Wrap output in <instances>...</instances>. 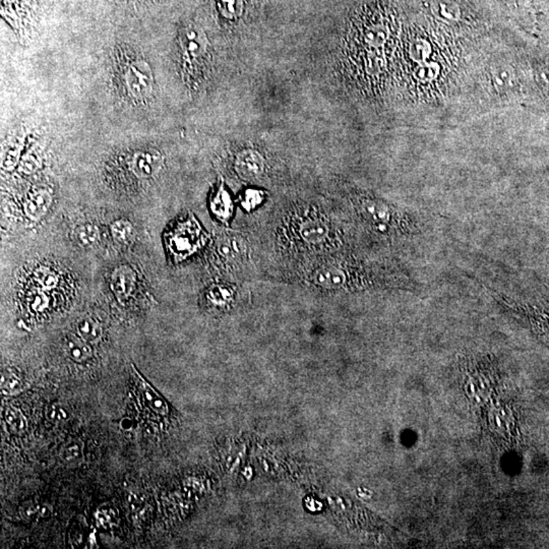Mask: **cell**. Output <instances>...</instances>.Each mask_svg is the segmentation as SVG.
Instances as JSON below:
<instances>
[{
    "mask_svg": "<svg viewBox=\"0 0 549 549\" xmlns=\"http://www.w3.org/2000/svg\"><path fill=\"white\" fill-rule=\"evenodd\" d=\"M261 202V195L257 191H248L244 195L242 205L248 210H252Z\"/></svg>",
    "mask_w": 549,
    "mask_h": 549,
    "instance_id": "obj_25",
    "label": "cell"
},
{
    "mask_svg": "<svg viewBox=\"0 0 549 549\" xmlns=\"http://www.w3.org/2000/svg\"><path fill=\"white\" fill-rule=\"evenodd\" d=\"M493 80L499 90H510L515 85L514 72L508 67H499L493 72Z\"/></svg>",
    "mask_w": 549,
    "mask_h": 549,
    "instance_id": "obj_20",
    "label": "cell"
},
{
    "mask_svg": "<svg viewBox=\"0 0 549 549\" xmlns=\"http://www.w3.org/2000/svg\"><path fill=\"white\" fill-rule=\"evenodd\" d=\"M541 80L549 89V67H544L541 70Z\"/></svg>",
    "mask_w": 549,
    "mask_h": 549,
    "instance_id": "obj_27",
    "label": "cell"
},
{
    "mask_svg": "<svg viewBox=\"0 0 549 549\" xmlns=\"http://www.w3.org/2000/svg\"><path fill=\"white\" fill-rule=\"evenodd\" d=\"M22 514L28 520H34L39 517L45 516L46 508L40 504H28L22 508Z\"/></svg>",
    "mask_w": 549,
    "mask_h": 549,
    "instance_id": "obj_24",
    "label": "cell"
},
{
    "mask_svg": "<svg viewBox=\"0 0 549 549\" xmlns=\"http://www.w3.org/2000/svg\"><path fill=\"white\" fill-rule=\"evenodd\" d=\"M121 84L127 97L137 103L148 101L154 93L155 80L150 65L140 57H129L121 65Z\"/></svg>",
    "mask_w": 549,
    "mask_h": 549,
    "instance_id": "obj_1",
    "label": "cell"
},
{
    "mask_svg": "<svg viewBox=\"0 0 549 549\" xmlns=\"http://www.w3.org/2000/svg\"><path fill=\"white\" fill-rule=\"evenodd\" d=\"M208 301L217 306H225L233 299V291L223 285H214L206 293Z\"/></svg>",
    "mask_w": 549,
    "mask_h": 549,
    "instance_id": "obj_18",
    "label": "cell"
},
{
    "mask_svg": "<svg viewBox=\"0 0 549 549\" xmlns=\"http://www.w3.org/2000/svg\"><path fill=\"white\" fill-rule=\"evenodd\" d=\"M35 279L43 289H51L58 283V276L49 268H40L35 272Z\"/></svg>",
    "mask_w": 549,
    "mask_h": 549,
    "instance_id": "obj_21",
    "label": "cell"
},
{
    "mask_svg": "<svg viewBox=\"0 0 549 549\" xmlns=\"http://www.w3.org/2000/svg\"><path fill=\"white\" fill-rule=\"evenodd\" d=\"M48 301V297H47L46 294H44V293H38V294L34 297L33 302H32V308L37 310V312H41V310L47 308Z\"/></svg>",
    "mask_w": 549,
    "mask_h": 549,
    "instance_id": "obj_26",
    "label": "cell"
},
{
    "mask_svg": "<svg viewBox=\"0 0 549 549\" xmlns=\"http://www.w3.org/2000/svg\"><path fill=\"white\" fill-rule=\"evenodd\" d=\"M52 203V197L46 189H38L31 191L25 201V213L32 221H39Z\"/></svg>",
    "mask_w": 549,
    "mask_h": 549,
    "instance_id": "obj_10",
    "label": "cell"
},
{
    "mask_svg": "<svg viewBox=\"0 0 549 549\" xmlns=\"http://www.w3.org/2000/svg\"><path fill=\"white\" fill-rule=\"evenodd\" d=\"M220 8L225 18H237L242 12V0H221Z\"/></svg>",
    "mask_w": 549,
    "mask_h": 549,
    "instance_id": "obj_23",
    "label": "cell"
},
{
    "mask_svg": "<svg viewBox=\"0 0 549 549\" xmlns=\"http://www.w3.org/2000/svg\"><path fill=\"white\" fill-rule=\"evenodd\" d=\"M23 391V383L18 374L6 372L1 376V391L4 396H14Z\"/></svg>",
    "mask_w": 549,
    "mask_h": 549,
    "instance_id": "obj_19",
    "label": "cell"
},
{
    "mask_svg": "<svg viewBox=\"0 0 549 549\" xmlns=\"http://www.w3.org/2000/svg\"><path fill=\"white\" fill-rule=\"evenodd\" d=\"M136 287L137 274L131 267L121 266L114 270L110 280V288L118 301H127L135 292Z\"/></svg>",
    "mask_w": 549,
    "mask_h": 549,
    "instance_id": "obj_8",
    "label": "cell"
},
{
    "mask_svg": "<svg viewBox=\"0 0 549 549\" xmlns=\"http://www.w3.org/2000/svg\"><path fill=\"white\" fill-rule=\"evenodd\" d=\"M211 208L217 218L227 221L232 214V202L229 193L223 185H220L211 199Z\"/></svg>",
    "mask_w": 549,
    "mask_h": 549,
    "instance_id": "obj_13",
    "label": "cell"
},
{
    "mask_svg": "<svg viewBox=\"0 0 549 549\" xmlns=\"http://www.w3.org/2000/svg\"><path fill=\"white\" fill-rule=\"evenodd\" d=\"M163 157L155 149L138 151L129 162V170L140 180H147L156 175L163 166Z\"/></svg>",
    "mask_w": 549,
    "mask_h": 549,
    "instance_id": "obj_5",
    "label": "cell"
},
{
    "mask_svg": "<svg viewBox=\"0 0 549 549\" xmlns=\"http://www.w3.org/2000/svg\"><path fill=\"white\" fill-rule=\"evenodd\" d=\"M291 237L308 248H323L333 242V228L321 216H301L291 223Z\"/></svg>",
    "mask_w": 549,
    "mask_h": 549,
    "instance_id": "obj_3",
    "label": "cell"
},
{
    "mask_svg": "<svg viewBox=\"0 0 549 549\" xmlns=\"http://www.w3.org/2000/svg\"><path fill=\"white\" fill-rule=\"evenodd\" d=\"M65 349L67 356L76 363H86L93 356L91 344L80 336L69 334L65 337Z\"/></svg>",
    "mask_w": 549,
    "mask_h": 549,
    "instance_id": "obj_11",
    "label": "cell"
},
{
    "mask_svg": "<svg viewBox=\"0 0 549 549\" xmlns=\"http://www.w3.org/2000/svg\"><path fill=\"white\" fill-rule=\"evenodd\" d=\"M76 332H78V336L90 344L98 343L103 336V329H102L99 321L90 318V316L80 319L78 321Z\"/></svg>",
    "mask_w": 549,
    "mask_h": 549,
    "instance_id": "obj_14",
    "label": "cell"
},
{
    "mask_svg": "<svg viewBox=\"0 0 549 549\" xmlns=\"http://www.w3.org/2000/svg\"><path fill=\"white\" fill-rule=\"evenodd\" d=\"M6 427L12 435H23L27 431L28 423L22 410L14 406H8L4 414Z\"/></svg>",
    "mask_w": 549,
    "mask_h": 549,
    "instance_id": "obj_15",
    "label": "cell"
},
{
    "mask_svg": "<svg viewBox=\"0 0 549 549\" xmlns=\"http://www.w3.org/2000/svg\"><path fill=\"white\" fill-rule=\"evenodd\" d=\"M206 239L205 232L193 216L178 222L165 235L166 248L175 261H183L197 252Z\"/></svg>",
    "mask_w": 549,
    "mask_h": 549,
    "instance_id": "obj_2",
    "label": "cell"
},
{
    "mask_svg": "<svg viewBox=\"0 0 549 549\" xmlns=\"http://www.w3.org/2000/svg\"><path fill=\"white\" fill-rule=\"evenodd\" d=\"M74 239L80 246L90 248L97 244L100 237V232L96 225L92 223H83L78 225L74 231Z\"/></svg>",
    "mask_w": 549,
    "mask_h": 549,
    "instance_id": "obj_16",
    "label": "cell"
},
{
    "mask_svg": "<svg viewBox=\"0 0 549 549\" xmlns=\"http://www.w3.org/2000/svg\"><path fill=\"white\" fill-rule=\"evenodd\" d=\"M131 369H133V376L137 380L138 391H140L142 401L147 408L155 414L161 415V416L167 415L169 413V407L161 394L152 385L149 384L148 380L140 374L135 365H131Z\"/></svg>",
    "mask_w": 549,
    "mask_h": 549,
    "instance_id": "obj_7",
    "label": "cell"
},
{
    "mask_svg": "<svg viewBox=\"0 0 549 549\" xmlns=\"http://www.w3.org/2000/svg\"><path fill=\"white\" fill-rule=\"evenodd\" d=\"M183 69L185 74L195 76L197 67H202L208 54V41L201 28L189 25L183 28L180 36Z\"/></svg>",
    "mask_w": 549,
    "mask_h": 549,
    "instance_id": "obj_4",
    "label": "cell"
},
{
    "mask_svg": "<svg viewBox=\"0 0 549 549\" xmlns=\"http://www.w3.org/2000/svg\"><path fill=\"white\" fill-rule=\"evenodd\" d=\"M358 211L366 221L378 227L387 226L391 223V213L388 206L374 200H363L358 205Z\"/></svg>",
    "mask_w": 549,
    "mask_h": 549,
    "instance_id": "obj_9",
    "label": "cell"
},
{
    "mask_svg": "<svg viewBox=\"0 0 549 549\" xmlns=\"http://www.w3.org/2000/svg\"><path fill=\"white\" fill-rule=\"evenodd\" d=\"M234 166L240 177L252 182L259 180L265 173L266 161L261 153L248 149L237 155Z\"/></svg>",
    "mask_w": 549,
    "mask_h": 549,
    "instance_id": "obj_6",
    "label": "cell"
},
{
    "mask_svg": "<svg viewBox=\"0 0 549 549\" xmlns=\"http://www.w3.org/2000/svg\"><path fill=\"white\" fill-rule=\"evenodd\" d=\"M85 458L84 442L80 438L67 440L61 450V459L63 464L74 467L83 463Z\"/></svg>",
    "mask_w": 549,
    "mask_h": 549,
    "instance_id": "obj_12",
    "label": "cell"
},
{
    "mask_svg": "<svg viewBox=\"0 0 549 549\" xmlns=\"http://www.w3.org/2000/svg\"><path fill=\"white\" fill-rule=\"evenodd\" d=\"M111 234L115 241L120 244H127L133 240L135 229L129 221L120 219L111 225Z\"/></svg>",
    "mask_w": 549,
    "mask_h": 549,
    "instance_id": "obj_17",
    "label": "cell"
},
{
    "mask_svg": "<svg viewBox=\"0 0 549 549\" xmlns=\"http://www.w3.org/2000/svg\"><path fill=\"white\" fill-rule=\"evenodd\" d=\"M46 417L53 423L65 422L69 418V412L63 404L52 403L46 409Z\"/></svg>",
    "mask_w": 549,
    "mask_h": 549,
    "instance_id": "obj_22",
    "label": "cell"
}]
</instances>
